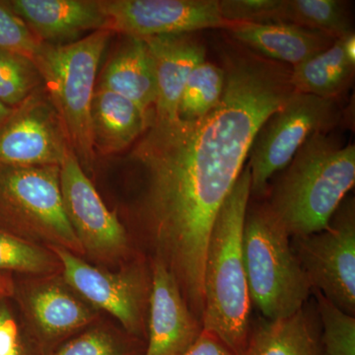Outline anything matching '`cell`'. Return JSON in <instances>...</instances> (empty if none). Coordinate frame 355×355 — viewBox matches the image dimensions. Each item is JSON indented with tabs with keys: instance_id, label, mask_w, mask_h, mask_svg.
I'll return each instance as SVG.
<instances>
[{
	"instance_id": "1",
	"label": "cell",
	"mask_w": 355,
	"mask_h": 355,
	"mask_svg": "<svg viewBox=\"0 0 355 355\" xmlns=\"http://www.w3.org/2000/svg\"><path fill=\"white\" fill-rule=\"evenodd\" d=\"M220 101L193 121L154 116L130 159L144 178L137 217L177 280L187 305L203 314V268L217 214L244 169L257 133L295 91L287 64L240 44L221 53Z\"/></svg>"
},
{
	"instance_id": "2",
	"label": "cell",
	"mask_w": 355,
	"mask_h": 355,
	"mask_svg": "<svg viewBox=\"0 0 355 355\" xmlns=\"http://www.w3.org/2000/svg\"><path fill=\"white\" fill-rule=\"evenodd\" d=\"M354 183V146L315 133L280 171L266 202L289 237L314 234L328 227Z\"/></svg>"
},
{
	"instance_id": "3",
	"label": "cell",
	"mask_w": 355,
	"mask_h": 355,
	"mask_svg": "<svg viewBox=\"0 0 355 355\" xmlns=\"http://www.w3.org/2000/svg\"><path fill=\"white\" fill-rule=\"evenodd\" d=\"M251 198V173L244 168L217 214L203 268L202 330L220 338L236 355L246 347L251 298L243 259V228Z\"/></svg>"
},
{
	"instance_id": "4",
	"label": "cell",
	"mask_w": 355,
	"mask_h": 355,
	"mask_svg": "<svg viewBox=\"0 0 355 355\" xmlns=\"http://www.w3.org/2000/svg\"><path fill=\"white\" fill-rule=\"evenodd\" d=\"M111 36L110 30H100L69 44L42 43L32 58L86 174L94 169L96 158L91 103L98 67Z\"/></svg>"
},
{
	"instance_id": "5",
	"label": "cell",
	"mask_w": 355,
	"mask_h": 355,
	"mask_svg": "<svg viewBox=\"0 0 355 355\" xmlns=\"http://www.w3.org/2000/svg\"><path fill=\"white\" fill-rule=\"evenodd\" d=\"M242 248L250 298L265 319L291 316L305 305L312 287L289 235L266 202H249Z\"/></svg>"
},
{
	"instance_id": "6",
	"label": "cell",
	"mask_w": 355,
	"mask_h": 355,
	"mask_svg": "<svg viewBox=\"0 0 355 355\" xmlns=\"http://www.w3.org/2000/svg\"><path fill=\"white\" fill-rule=\"evenodd\" d=\"M0 229L84 257L65 216L60 166L0 165Z\"/></svg>"
},
{
	"instance_id": "7",
	"label": "cell",
	"mask_w": 355,
	"mask_h": 355,
	"mask_svg": "<svg viewBox=\"0 0 355 355\" xmlns=\"http://www.w3.org/2000/svg\"><path fill=\"white\" fill-rule=\"evenodd\" d=\"M342 116L336 100L294 91L279 110L268 116L250 149L251 196L265 197L268 182L284 170L315 133H328Z\"/></svg>"
},
{
	"instance_id": "8",
	"label": "cell",
	"mask_w": 355,
	"mask_h": 355,
	"mask_svg": "<svg viewBox=\"0 0 355 355\" xmlns=\"http://www.w3.org/2000/svg\"><path fill=\"white\" fill-rule=\"evenodd\" d=\"M65 282L96 309L116 318L123 331L146 343L151 266L137 254L116 272L91 265L64 248L50 246Z\"/></svg>"
},
{
	"instance_id": "9",
	"label": "cell",
	"mask_w": 355,
	"mask_h": 355,
	"mask_svg": "<svg viewBox=\"0 0 355 355\" xmlns=\"http://www.w3.org/2000/svg\"><path fill=\"white\" fill-rule=\"evenodd\" d=\"M291 249L312 289L347 314H355V209L343 200L328 227L292 237Z\"/></svg>"
},
{
	"instance_id": "10",
	"label": "cell",
	"mask_w": 355,
	"mask_h": 355,
	"mask_svg": "<svg viewBox=\"0 0 355 355\" xmlns=\"http://www.w3.org/2000/svg\"><path fill=\"white\" fill-rule=\"evenodd\" d=\"M60 191L65 216L84 257L106 266H123L137 256L127 229L103 202L73 151L60 165Z\"/></svg>"
},
{
	"instance_id": "11",
	"label": "cell",
	"mask_w": 355,
	"mask_h": 355,
	"mask_svg": "<svg viewBox=\"0 0 355 355\" xmlns=\"http://www.w3.org/2000/svg\"><path fill=\"white\" fill-rule=\"evenodd\" d=\"M13 297L43 355L91 326L99 316L100 311L74 291L62 273L15 282Z\"/></svg>"
},
{
	"instance_id": "12",
	"label": "cell",
	"mask_w": 355,
	"mask_h": 355,
	"mask_svg": "<svg viewBox=\"0 0 355 355\" xmlns=\"http://www.w3.org/2000/svg\"><path fill=\"white\" fill-rule=\"evenodd\" d=\"M71 150L64 123L44 86L0 125V165L60 166Z\"/></svg>"
},
{
	"instance_id": "13",
	"label": "cell",
	"mask_w": 355,
	"mask_h": 355,
	"mask_svg": "<svg viewBox=\"0 0 355 355\" xmlns=\"http://www.w3.org/2000/svg\"><path fill=\"white\" fill-rule=\"evenodd\" d=\"M110 31L128 38L193 34L205 29H226L219 0H106L101 1Z\"/></svg>"
},
{
	"instance_id": "14",
	"label": "cell",
	"mask_w": 355,
	"mask_h": 355,
	"mask_svg": "<svg viewBox=\"0 0 355 355\" xmlns=\"http://www.w3.org/2000/svg\"><path fill=\"white\" fill-rule=\"evenodd\" d=\"M147 338L144 355H182L202 331L187 305L177 280L159 259L153 258Z\"/></svg>"
},
{
	"instance_id": "15",
	"label": "cell",
	"mask_w": 355,
	"mask_h": 355,
	"mask_svg": "<svg viewBox=\"0 0 355 355\" xmlns=\"http://www.w3.org/2000/svg\"><path fill=\"white\" fill-rule=\"evenodd\" d=\"M9 8L24 21L41 43L64 44L86 32L109 30L101 1L96 0H10Z\"/></svg>"
},
{
	"instance_id": "16",
	"label": "cell",
	"mask_w": 355,
	"mask_h": 355,
	"mask_svg": "<svg viewBox=\"0 0 355 355\" xmlns=\"http://www.w3.org/2000/svg\"><path fill=\"white\" fill-rule=\"evenodd\" d=\"M142 40L153 58L157 81L154 116L176 119L187 80L193 69L205 60V44L193 34L163 35Z\"/></svg>"
},
{
	"instance_id": "17",
	"label": "cell",
	"mask_w": 355,
	"mask_h": 355,
	"mask_svg": "<svg viewBox=\"0 0 355 355\" xmlns=\"http://www.w3.org/2000/svg\"><path fill=\"white\" fill-rule=\"evenodd\" d=\"M226 30L245 48L273 62L292 67L321 53L336 42L324 33L289 23L230 22Z\"/></svg>"
},
{
	"instance_id": "18",
	"label": "cell",
	"mask_w": 355,
	"mask_h": 355,
	"mask_svg": "<svg viewBox=\"0 0 355 355\" xmlns=\"http://www.w3.org/2000/svg\"><path fill=\"white\" fill-rule=\"evenodd\" d=\"M241 355H323L316 306L305 303L291 316L251 322Z\"/></svg>"
},
{
	"instance_id": "19",
	"label": "cell",
	"mask_w": 355,
	"mask_h": 355,
	"mask_svg": "<svg viewBox=\"0 0 355 355\" xmlns=\"http://www.w3.org/2000/svg\"><path fill=\"white\" fill-rule=\"evenodd\" d=\"M90 114L95 151L112 154L135 144L150 125L154 112L144 111L123 96L96 86Z\"/></svg>"
},
{
	"instance_id": "20",
	"label": "cell",
	"mask_w": 355,
	"mask_h": 355,
	"mask_svg": "<svg viewBox=\"0 0 355 355\" xmlns=\"http://www.w3.org/2000/svg\"><path fill=\"white\" fill-rule=\"evenodd\" d=\"M98 87L118 93L144 111L154 112L157 81L146 42L128 38L103 70Z\"/></svg>"
},
{
	"instance_id": "21",
	"label": "cell",
	"mask_w": 355,
	"mask_h": 355,
	"mask_svg": "<svg viewBox=\"0 0 355 355\" xmlns=\"http://www.w3.org/2000/svg\"><path fill=\"white\" fill-rule=\"evenodd\" d=\"M354 67L345 57L343 38L338 39L326 50L292 67V86L297 92L336 100L349 87Z\"/></svg>"
},
{
	"instance_id": "22",
	"label": "cell",
	"mask_w": 355,
	"mask_h": 355,
	"mask_svg": "<svg viewBox=\"0 0 355 355\" xmlns=\"http://www.w3.org/2000/svg\"><path fill=\"white\" fill-rule=\"evenodd\" d=\"M279 20L336 40L354 34L347 4L338 0H280Z\"/></svg>"
},
{
	"instance_id": "23",
	"label": "cell",
	"mask_w": 355,
	"mask_h": 355,
	"mask_svg": "<svg viewBox=\"0 0 355 355\" xmlns=\"http://www.w3.org/2000/svg\"><path fill=\"white\" fill-rule=\"evenodd\" d=\"M0 272L46 277L62 273V263L50 248L0 229Z\"/></svg>"
},
{
	"instance_id": "24",
	"label": "cell",
	"mask_w": 355,
	"mask_h": 355,
	"mask_svg": "<svg viewBox=\"0 0 355 355\" xmlns=\"http://www.w3.org/2000/svg\"><path fill=\"white\" fill-rule=\"evenodd\" d=\"M222 67L205 62L191 72L178 105V118L193 121L209 114L220 101L224 89Z\"/></svg>"
},
{
	"instance_id": "25",
	"label": "cell",
	"mask_w": 355,
	"mask_h": 355,
	"mask_svg": "<svg viewBox=\"0 0 355 355\" xmlns=\"http://www.w3.org/2000/svg\"><path fill=\"white\" fill-rule=\"evenodd\" d=\"M146 342L106 326H95L44 355H144Z\"/></svg>"
},
{
	"instance_id": "26",
	"label": "cell",
	"mask_w": 355,
	"mask_h": 355,
	"mask_svg": "<svg viewBox=\"0 0 355 355\" xmlns=\"http://www.w3.org/2000/svg\"><path fill=\"white\" fill-rule=\"evenodd\" d=\"M43 86L32 58L0 49V101L16 108Z\"/></svg>"
},
{
	"instance_id": "27",
	"label": "cell",
	"mask_w": 355,
	"mask_h": 355,
	"mask_svg": "<svg viewBox=\"0 0 355 355\" xmlns=\"http://www.w3.org/2000/svg\"><path fill=\"white\" fill-rule=\"evenodd\" d=\"M321 324L323 355H355V318L336 307L321 292L312 289Z\"/></svg>"
},
{
	"instance_id": "28",
	"label": "cell",
	"mask_w": 355,
	"mask_h": 355,
	"mask_svg": "<svg viewBox=\"0 0 355 355\" xmlns=\"http://www.w3.org/2000/svg\"><path fill=\"white\" fill-rule=\"evenodd\" d=\"M11 298H0V355H43Z\"/></svg>"
},
{
	"instance_id": "29",
	"label": "cell",
	"mask_w": 355,
	"mask_h": 355,
	"mask_svg": "<svg viewBox=\"0 0 355 355\" xmlns=\"http://www.w3.org/2000/svg\"><path fill=\"white\" fill-rule=\"evenodd\" d=\"M41 44L6 2L0 1V49L33 58Z\"/></svg>"
},
{
	"instance_id": "30",
	"label": "cell",
	"mask_w": 355,
	"mask_h": 355,
	"mask_svg": "<svg viewBox=\"0 0 355 355\" xmlns=\"http://www.w3.org/2000/svg\"><path fill=\"white\" fill-rule=\"evenodd\" d=\"M280 0H222L220 12L228 22L279 23Z\"/></svg>"
},
{
	"instance_id": "31",
	"label": "cell",
	"mask_w": 355,
	"mask_h": 355,
	"mask_svg": "<svg viewBox=\"0 0 355 355\" xmlns=\"http://www.w3.org/2000/svg\"><path fill=\"white\" fill-rule=\"evenodd\" d=\"M182 355H236L220 338L202 330L197 342Z\"/></svg>"
},
{
	"instance_id": "32",
	"label": "cell",
	"mask_w": 355,
	"mask_h": 355,
	"mask_svg": "<svg viewBox=\"0 0 355 355\" xmlns=\"http://www.w3.org/2000/svg\"><path fill=\"white\" fill-rule=\"evenodd\" d=\"M15 291V279L13 275L0 272V298H12Z\"/></svg>"
},
{
	"instance_id": "33",
	"label": "cell",
	"mask_w": 355,
	"mask_h": 355,
	"mask_svg": "<svg viewBox=\"0 0 355 355\" xmlns=\"http://www.w3.org/2000/svg\"><path fill=\"white\" fill-rule=\"evenodd\" d=\"M343 48L345 57L352 65H355V36L350 34L343 38Z\"/></svg>"
},
{
	"instance_id": "34",
	"label": "cell",
	"mask_w": 355,
	"mask_h": 355,
	"mask_svg": "<svg viewBox=\"0 0 355 355\" xmlns=\"http://www.w3.org/2000/svg\"><path fill=\"white\" fill-rule=\"evenodd\" d=\"M13 109L9 108L6 105L0 101V125L8 118L9 114L12 113Z\"/></svg>"
}]
</instances>
